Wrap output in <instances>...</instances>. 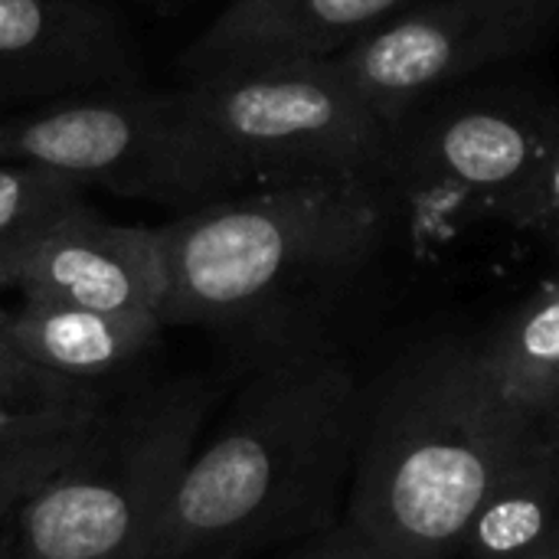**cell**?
Returning <instances> with one entry per match:
<instances>
[{
    "instance_id": "obj_3",
    "label": "cell",
    "mask_w": 559,
    "mask_h": 559,
    "mask_svg": "<svg viewBox=\"0 0 559 559\" xmlns=\"http://www.w3.org/2000/svg\"><path fill=\"white\" fill-rule=\"evenodd\" d=\"M377 177H305L203 203L157 229L160 324L242 331L255 350L318 334L324 308L390 236Z\"/></svg>"
},
{
    "instance_id": "obj_17",
    "label": "cell",
    "mask_w": 559,
    "mask_h": 559,
    "mask_svg": "<svg viewBox=\"0 0 559 559\" xmlns=\"http://www.w3.org/2000/svg\"><path fill=\"white\" fill-rule=\"evenodd\" d=\"M85 393H95L92 386L62 380L43 367H36L13 341L10 334V311L0 308V406L29 409V406H49L79 400Z\"/></svg>"
},
{
    "instance_id": "obj_8",
    "label": "cell",
    "mask_w": 559,
    "mask_h": 559,
    "mask_svg": "<svg viewBox=\"0 0 559 559\" xmlns=\"http://www.w3.org/2000/svg\"><path fill=\"white\" fill-rule=\"evenodd\" d=\"M0 160L43 167L79 187L183 203L174 92L102 88L0 118Z\"/></svg>"
},
{
    "instance_id": "obj_19",
    "label": "cell",
    "mask_w": 559,
    "mask_h": 559,
    "mask_svg": "<svg viewBox=\"0 0 559 559\" xmlns=\"http://www.w3.org/2000/svg\"><path fill=\"white\" fill-rule=\"evenodd\" d=\"M265 559H373L367 547L354 537L347 524H337L334 531H324L318 537H308L295 547H285Z\"/></svg>"
},
{
    "instance_id": "obj_11",
    "label": "cell",
    "mask_w": 559,
    "mask_h": 559,
    "mask_svg": "<svg viewBox=\"0 0 559 559\" xmlns=\"http://www.w3.org/2000/svg\"><path fill=\"white\" fill-rule=\"evenodd\" d=\"M423 0H229L183 52L190 79L331 59Z\"/></svg>"
},
{
    "instance_id": "obj_7",
    "label": "cell",
    "mask_w": 559,
    "mask_h": 559,
    "mask_svg": "<svg viewBox=\"0 0 559 559\" xmlns=\"http://www.w3.org/2000/svg\"><path fill=\"white\" fill-rule=\"evenodd\" d=\"M557 29L559 0H423L328 62L396 128L432 95L537 49Z\"/></svg>"
},
{
    "instance_id": "obj_1",
    "label": "cell",
    "mask_w": 559,
    "mask_h": 559,
    "mask_svg": "<svg viewBox=\"0 0 559 559\" xmlns=\"http://www.w3.org/2000/svg\"><path fill=\"white\" fill-rule=\"evenodd\" d=\"M367 370L324 331L255 350L197 442L154 559H265L344 524Z\"/></svg>"
},
{
    "instance_id": "obj_4",
    "label": "cell",
    "mask_w": 559,
    "mask_h": 559,
    "mask_svg": "<svg viewBox=\"0 0 559 559\" xmlns=\"http://www.w3.org/2000/svg\"><path fill=\"white\" fill-rule=\"evenodd\" d=\"M213 403L210 377H177L102 406L75 455L3 521L0 559H154Z\"/></svg>"
},
{
    "instance_id": "obj_20",
    "label": "cell",
    "mask_w": 559,
    "mask_h": 559,
    "mask_svg": "<svg viewBox=\"0 0 559 559\" xmlns=\"http://www.w3.org/2000/svg\"><path fill=\"white\" fill-rule=\"evenodd\" d=\"M23 252L20 246L0 242V288H16L20 282V265H23Z\"/></svg>"
},
{
    "instance_id": "obj_14",
    "label": "cell",
    "mask_w": 559,
    "mask_h": 559,
    "mask_svg": "<svg viewBox=\"0 0 559 559\" xmlns=\"http://www.w3.org/2000/svg\"><path fill=\"white\" fill-rule=\"evenodd\" d=\"M102 406L98 393L29 409L0 406V527L75 455Z\"/></svg>"
},
{
    "instance_id": "obj_21",
    "label": "cell",
    "mask_w": 559,
    "mask_h": 559,
    "mask_svg": "<svg viewBox=\"0 0 559 559\" xmlns=\"http://www.w3.org/2000/svg\"><path fill=\"white\" fill-rule=\"evenodd\" d=\"M544 423L550 426V432H554V436L559 439V403L554 406V409H550V413H547V416H544Z\"/></svg>"
},
{
    "instance_id": "obj_12",
    "label": "cell",
    "mask_w": 559,
    "mask_h": 559,
    "mask_svg": "<svg viewBox=\"0 0 559 559\" xmlns=\"http://www.w3.org/2000/svg\"><path fill=\"white\" fill-rule=\"evenodd\" d=\"M160 331L157 314H108L43 298H23L10 314L16 347L36 367L82 386L138 364Z\"/></svg>"
},
{
    "instance_id": "obj_5",
    "label": "cell",
    "mask_w": 559,
    "mask_h": 559,
    "mask_svg": "<svg viewBox=\"0 0 559 559\" xmlns=\"http://www.w3.org/2000/svg\"><path fill=\"white\" fill-rule=\"evenodd\" d=\"M183 203L305 177H380L393 128L328 59L210 72L174 92Z\"/></svg>"
},
{
    "instance_id": "obj_10",
    "label": "cell",
    "mask_w": 559,
    "mask_h": 559,
    "mask_svg": "<svg viewBox=\"0 0 559 559\" xmlns=\"http://www.w3.org/2000/svg\"><path fill=\"white\" fill-rule=\"evenodd\" d=\"M134 52L85 0H0V102L69 98L131 85Z\"/></svg>"
},
{
    "instance_id": "obj_22",
    "label": "cell",
    "mask_w": 559,
    "mask_h": 559,
    "mask_svg": "<svg viewBox=\"0 0 559 559\" xmlns=\"http://www.w3.org/2000/svg\"><path fill=\"white\" fill-rule=\"evenodd\" d=\"M547 559H559V557H547Z\"/></svg>"
},
{
    "instance_id": "obj_2",
    "label": "cell",
    "mask_w": 559,
    "mask_h": 559,
    "mask_svg": "<svg viewBox=\"0 0 559 559\" xmlns=\"http://www.w3.org/2000/svg\"><path fill=\"white\" fill-rule=\"evenodd\" d=\"M544 429L508 396L481 334L393 347L367 370L344 524L373 559H455L498 478Z\"/></svg>"
},
{
    "instance_id": "obj_9",
    "label": "cell",
    "mask_w": 559,
    "mask_h": 559,
    "mask_svg": "<svg viewBox=\"0 0 559 559\" xmlns=\"http://www.w3.org/2000/svg\"><path fill=\"white\" fill-rule=\"evenodd\" d=\"M16 288L23 298L160 318L167 295L160 236L147 226L108 223L82 203L26 246Z\"/></svg>"
},
{
    "instance_id": "obj_16",
    "label": "cell",
    "mask_w": 559,
    "mask_h": 559,
    "mask_svg": "<svg viewBox=\"0 0 559 559\" xmlns=\"http://www.w3.org/2000/svg\"><path fill=\"white\" fill-rule=\"evenodd\" d=\"M82 203L79 183L33 164L0 160V242L26 249Z\"/></svg>"
},
{
    "instance_id": "obj_18",
    "label": "cell",
    "mask_w": 559,
    "mask_h": 559,
    "mask_svg": "<svg viewBox=\"0 0 559 559\" xmlns=\"http://www.w3.org/2000/svg\"><path fill=\"white\" fill-rule=\"evenodd\" d=\"M504 226L534 236L540 246L559 255V138L544 157V164L537 167V174L511 203Z\"/></svg>"
},
{
    "instance_id": "obj_15",
    "label": "cell",
    "mask_w": 559,
    "mask_h": 559,
    "mask_svg": "<svg viewBox=\"0 0 559 559\" xmlns=\"http://www.w3.org/2000/svg\"><path fill=\"white\" fill-rule=\"evenodd\" d=\"M485 354L511 400L534 416L559 403V275L511 305L488 331Z\"/></svg>"
},
{
    "instance_id": "obj_13",
    "label": "cell",
    "mask_w": 559,
    "mask_h": 559,
    "mask_svg": "<svg viewBox=\"0 0 559 559\" xmlns=\"http://www.w3.org/2000/svg\"><path fill=\"white\" fill-rule=\"evenodd\" d=\"M559 557V439L544 423L468 521L455 559Z\"/></svg>"
},
{
    "instance_id": "obj_6",
    "label": "cell",
    "mask_w": 559,
    "mask_h": 559,
    "mask_svg": "<svg viewBox=\"0 0 559 559\" xmlns=\"http://www.w3.org/2000/svg\"><path fill=\"white\" fill-rule=\"evenodd\" d=\"M559 138V121L521 102L452 105L403 118L380 170L390 210L406 206L432 236L504 223Z\"/></svg>"
}]
</instances>
